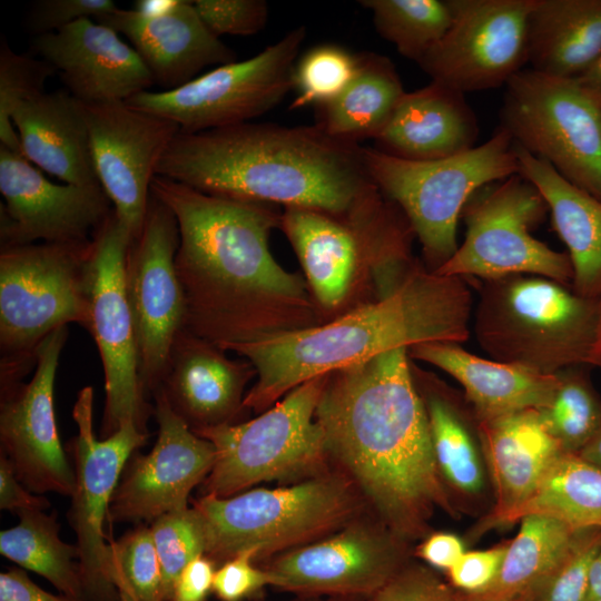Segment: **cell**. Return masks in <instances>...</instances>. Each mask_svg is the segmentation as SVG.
I'll list each match as a JSON object with an SVG mask.
<instances>
[{
	"label": "cell",
	"mask_w": 601,
	"mask_h": 601,
	"mask_svg": "<svg viewBox=\"0 0 601 601\" xmlns=\"http://www.w3.org/2000/svg\"><path fill=\"white\" fill-rule=\"evenodd\" d=\"M316 420L331 461L395 534L411 543L428 534L435 511L460 515L436 467L407 348L336 371Z\"/></svg>",
	"instance_id": "cell-1"
},
{
	"label": "cell",
	"mask_w": 601,
	"mask_h": 601,
	"mask_svg": "<svg viewBox=\"0 0 601 601\" xmlns=\"http://www.w3.org/2000/svg\"><path fill=\"white\" fill-rule=\"evenodd\" d=\"M473 284L418 265L375 303L322 326L258 329L228 344L257 372L244 407L263 413L300 384L384 352L423 343H465L473 316Z\"/></svg>",
	"instance_id": "cell-2"
},
{
	"label": "cell",
	"mask_w": 601,
	"mask_h": 601,
	"mask_svg": "<svg viewBox=\"0 0 601 601\" xmlns=\"http://www.w3.org/2000/svg\"><path fill=\"white\" fill-rule=\"evenodd\" d=\"M156 175L199 191L257 203H277L341 216L376 186L364 147L336 139L315 124L244 122L179 131Z\"/></svg>",
	"instance_id": "cell-3"
},
{
	"label": "cell",
	"mask_w": 601,
	"mask_h": 601,
	"mask_svg": "<svg viewBox=\"0 0 601 601\" xmlns=\"http://www.w3.org/2000/svg\"><path fill=\"white\" fill-rule=\"evenodd\" d=\"M150 193L178 224L184 328L224 347L254 332L249 315L258 298H302L300 279L269 250V233L280 221L269 204L206 194L158 175Z\"/></svg>",
	"instance_id": "cell-4"
},
{
	"label": "cell",
	"mask_w": 601,
	"mask_h": 601,
	"mask_svg": "<svg viewBox=\"0 0 601 601\" xmlns=\"http://www.w3.org/2000/svg\"><path fill=\"white\" fill-rule=\"evenodd\" d=\"M472 280L473 331L489 358L548 375L574 365L595 367L600 298L536 275Z\"/></svg>",
	"instance_id": "cell-5"
},
{
	"label": "cell",
	"mask_w": 601,
	"mask_h": 601,
	"mask_svg": "<svg viewBox=\"0 0 601 601\" xmlns=\"http://www.w3.org/2000/svg\"><path fill=\"white\" fill-rule=\"evenodd\" d=\"M367 505L337 467L288 486L193 501L205 530V555L217 566L243 553L262 564L334 533L364 514Z\"/></svg>",
	"instance_id": "cell-6"
},
{
	"label": "cell",
	"mask_w": 601,
	"mask_h": 601,
	"mask_svg": "<svg viewBox=\"0 0 601 601\" xmlns=\"http://www.w3.org/2000/svg\"><path fill=\"white\" fill-rule=\"evenodd\" d=\"M92 239L0 250V388L36 367L40 343L77 323L89 329Z\"/></svg>",
	"instance_id": "cell-7"
},
{
	"label": "cell",
	"mask_w": 601,
	"mask_h": 601,
	"mask_svg": "<svg viewBox=\"0 0 601 601\" xmlns=\"http://www.w3.org/2000/svg\"><path fill=\"white\" fill-rule=\"evenodd\" d=\"M364 161L372 183L406 216L433 272L456 252L457 223L472 195L520 174L514 141L500 126L484 144L449 158L408 161L364 147Z\"/></svg>",
	"instance_id": "cell-8"
},
{
	"label": "cell",
	"mask_w": 601,
	"mask_h": 601,
	"mask_svg": "<svg viewBox=\"0 0 601 601\" xmlns=\"http://www.w3.org/2000/svg\"><path fill=\"white\" fill-rule=\"evenodd\" d=\"M329 374L288 392L259 416L235 424L191 430L215 447L201 495L228 497L262 482L304 481L329 469L316 410Z\"/></svg>",
	"instance_id": "cell-9"
},
{
	"label": "cell",
	"mask_w": 601,
	"mask_h": 601,
	"mask_svg": "<svg viewBox=\"0 0 601 601\" xmlns=\"http://www.w3.org/2000/svg\"><path fill=\"white\" fill-rule=\"evenodd\" d=\"M499 126L601 200V105L575 80L524 68L505 85Z\"/></svg>",
	"instance_id": "cell-10"
},
{
	"label": "cell",
	"mask_w": 601,
	"mask_h": 601,
	"mask_svg": "<svg viewBox=\"0 0 601 601\" xmlns=\"http://www.w3.org/2000/svg\"><path fill=\"white\" fill-rule=\"evenodd\" d=\"M548 213L540 191L520 174L480 188L461 214L464 242L435 273L469 279L536 275L572 285L568 253L552 249L531 233Z\"/></svg>",
	"instance_id": "cell-11"
},
{
	"label": "cell",
	"mask_w": 601,
	"mask_h": 601,
	"mask_svg": "<svg viewBox=\"0 0 601 601\" xmlns=\"http://www.w3.org/2000/svg\"><path fill=\"white\" fill-rule=\"evenodd\" d=\"M306 33L299 26L246 60L218 66L173 90L139 92L126 102L175 121L181 132L249 122L293 89L294 67Z\"/></svg>",
	"instance_id": "cell-12"
},
{
	"label": "cell",
	"mask_w": 601,
	"mask_h": 601,
	"mask_svg": "<svg viewBox=\"0 0 601 601\" xmlns=\"http://www.w3.org/2000/svg\"><path fill=\"white\" fill-rule=\"evenodd\" d=\"M132 239L115 210L92 235L90 263L89 332L101 359L105 407L100 425L104 439L126 422L148 432L154 405L140 383L132 317L126 295L125 269Z\"/></svg>",
	"instance_id": "cell-13"
},
{
	"label": "cell",
	"mask_w": 601,
	"mask_h": 601,
	"mask_svg": "<svg viewBox=\"0 0 601 601\" xmlns=\"http://www.w3.org/2000/svg\"><path fill=\"white\" fill-rule=\"evenodd\" d=\"M410 542L365 513L334 533L259 564L269 587L300 597L370 600L408 562Z\"/></svg>",
	"instance_id": "cell-14"
},
{
	"label": "cell",
	"mask_w": 601,
	"mask_h": 601,
	"mask_svg": "<svg viewBox=\"0 0 601 601\" xmlns=\"http://www.w3.org/2000/svg\"><path fill=\"white\" fill-rule=\"evenodd\" d=\"M177 220L151 193L139 236L128 248L125 269L138 359V373L149 398L160 386L175 337L185 327L186 302L175 257Z\"/></svg>",
	"instance_id": "cell-15"
},
{
	"label": "cell",
	"mask_w": 601,
	"mask_h": 601,
	"mask_svg": "<svg viewBox=\"0 0 601 601\" xmlns=\"http://www.w3.org/2000/svg\"><path fill=\"white\" fill-rule=\"evenodd\" d=\"M77 435L71 443L75 490L69 512L79 550V568L87 601H119L111 577L105 520L121 473L149 437L134 422L98 440L93 431V391L82 387L72 408Z\"/></svg>",
	"instance_id": "cell-16"
},
{
	"label": "cell",
	"mask_w": 601,
	"mask_h": 601,
	"mask_svg": "<svg viewBox=\"0 0 601 601\" xmlns=\"http://www.w3.org/2000/svg\"><path fill=\"white\" fill-rule=\"evenodd\" d=\"M452 21L417 62L460 92L505 86L528 65V18L535 0H446Z\"/></svg>",
	"instance_id": "cell-17"
},
{
	"label": "cell",
	"mask_w": 601,
	"mask_h": 601,
	"mask_svg": "<svg viewBox=\"0 0 601 601\" xmlns=\"http://www.w3.org/2000/svg\"><path fill=\"white\" fill-rule=\"evenodd\" d=\"M68 326L50 333L37 349L28 383L0 388V453L36 494L71 497L75 471L62 447L53 408V387Z\"/></svg>",
	"instance_id": "cell-18"
},
{
	"label": "cell",
	"mask_w": 601,
	"mask_h": 601,
	"mask_svg": "<svg viewBox=\"0 0 601 601\" xmlns=\"http://www.w3.org/2000/svg\"><path fill=\"white\" fill-rule=\"evenodd\" d=\"M83 108L98 180L134 240L145 221L157 165L179 126L126 101Z\"/></svg>",
	"instance_id": "cell-19"
},
{
	"label": "cell",
	"mask_w": 601,
	"mask_h": 601,
	"mask_svg": "<svg viewBox=\"0 0 601 601\" xmlns=\"http://www.w3.org/2000/svg\"><path fill=\"white\" fill-rule=\"evenodd\" d=\"M151 397L157 441L147 454L136 451L128 460L110 501V522L151 523L188 509L191 491L201 485L216 460L214 445L173 412L159 388Z\"/></svg>",
	"instance_id": "cell-20"
},
{
	"label": "cell",
	"mask_w": 601,
	"mask_h": 601,
	"mask_svg": "<svg viewBox=\"0 0 601 601\" xmlns=\"http://www.w3.org/2000/svg\"><path fill=\"white\" fill-rule=\"evenodd\" d=\"M1 248L92 239L114 207L100 184H55L0 145Z\"/></svg>",
	"instance_id": "cell-21"
},
{
	"label": "cell",
	"mask_w": 601,
	"mask_h": 601,
	"mask_svg": "<svg viewBox=\"0 0 601 601\" xmlns=\"http://www.w3.org/2000/svg\"><path fill=\"white\" fill-rule=\"evenodd\" d=\"M31 51L51 65L68 92L83 104L126 101L154 85L131 45L92 19L36 36Z\"/></svg>",
	"instance_id": "cell-22"
},
{
	"label": "cell",
	"mask_w": 601,
	"mask_h": 601,
	"mask_svg": "<svg viewBox=\"0 0 601 601\" xmlns=\"http://www.w3.org/2000/svg\"><path fill=\"white\" fill-rule=\"evenodd\" d=\"M95 21L124 35L154 83L165 90L186 85L206 67L237 60L236 53L207 29L193 1L171 0L156 12L118 8Z\"/></svg>",
	"instance_id": "cell-23"
},
{
	"label": "cell",
	"mask_w": 601,
	"mask_h": 601,
	"mask_svg": "<svg viewBox=\"0 0 601 601\" xmlns=\"http://www.w3.org/2000/svg\"><path fill=\"white\" fill-rule=\"evenodd\" d=\"M493 491V508L471 531L474 538L518 522V514L562 452L539 411H516L479 420Z\"/></svg>",
	"instance_id": "cell-24"
},
{
	"label": "cell",
	"mask_w": 601,
	"mask_h": 601,
	"mask_svg": "<svg viewBox=\"0 0 601 601\" xmlns=\"http://www.w3.org/2000/svg\"><path fill=\"white\" fill-rule=\"evenodd\" d=\"M421 378L414 381L426 410L443 485L459 514L484 516L493 508V491L479 418L462 392L434 376Z\"/></svg>",
	"instance_id": "cell-25"
},
{
	"label": "cell",
	"mask_w": 601,
	"mask_h": 601,
	"mask_svg": "<svg viewBox=\"0 0 601 601\" xmlns=\"http://www.w3.org/2000/svg\"><path fill=\"white\" fill-rule=\"evenodd\" d=\"M219 349L186 328L179 331L171 345L158 388L191 430L235 424L244 408L248 366L229 361Z\"/></svg>",
	"instance_id": "cell-26"
},
{
	"label": "cell",
	"mask_w": 601,
	"mask_h": 601,
	"mask_svg": "<svg viewBox=\"0 0 601 601\" xmlns=\"http://www.w3.org/2000/svg\"><path fill=\"white\" fill-rule=\"evenodd\" d=\"M479 134L465 93L431 81L404 93L374 148L402 160L433 161L474 148Z\"/></svg>",
	"instance_id": "cell-27"
},
{
	"label": "cell",
	"mask_w": 601,
	"mask_h": 601,
	"mask_svg": "<svg viewBox=\"0 0 601 601\" xmlns=\"http://www.w3.org/2000/svg\"><path fill=\"white\" fill-rule=\"evenodd\" d=\"M22 156L65 184H100L92 160L83 104L69 92H42L11 114Z\"/></svg>",
	"instance_id": "cell-28"
},
{
	"label": "cell",
	"mask_w": 601,
	"mask_h": 601,
	"mask_svg": "<svg viewBox=\"0 0 601 601\" xmlns=\"http://www.w3.org/2000/svg\"><path fill=\"white\" fill-rule=\"evenodd\" d=\"M408 353L459 382L479 420L540 410L548 404L558 383L555 374L484 358L457 343H423L411 347Z\"/></svg>",
	"instance_id": "cell-29"
},
{
	"label": "cell",
	"mask_w": 601,
	"mask_h": 601,
	"mask_svg": "<svg viewBox=\"0 0 601 601\" xmlns=\"http://www.w3.org/2000/svg\"><path fill=\"white\" fill-rule=\"evenodd\" d=\"M520 175L544 198L553 228L565 244L573 267V289L601 297V200L575 187L545 160L514 144Z\"/></svg>",
	"instance_id": "cell-30"
},
{
	"label": "cell",
	"mask_w": 601,
	"mask_h": 601,
	"mask_svg": "<svg viewBox=\"0 0 601 601\" xmlns=\"http://www.w3.org/2000/svg\"><path fill=\"white\" fill-rule=\"evenodd\" d=\"M601 55V0H535L528 18L530 69L575 79Z\"/></svg>",
	"instance_id": "cell-31"
},
{
	"label": "cell",
	"mask_w": 601,
	"mask_h": 601,
	"mask_svg": "<svg viewBox=\"0 0 601 601\" xmlns=\"http://www.w3.org/2000/svg\"><path fill=\"white\" fill-rule=\"evenodd\" d=\"M279 225L317 297L326 307L346 296L357 263L358 235L326 211L285 207Z\"/></svg>",
	"instance_id": "cell-32"
},
{
	"label": "cell",
	"mask_w": 601,
	"mask_h": 601,
	"mask_svg": "<svg viewBox=\"0 0 601 601\" xmlns=\"http://www.w3.org/2000/svg\"><path fill=\"white\" fill-rule=\"evenodd\" d=\"M358 55L355 77L339 96L316 107L315 125L336 139L359 145L381 134L405 90L387 57Z\"/></svg>",
	"instance_id": "cell-33"
},
{
	"label": "cell",
	"mask_w": 601,
	"mask_h": 601,
	"mask_svg": "<svg viewBox=\"0 0 601 601\" xmlns=\"http://www.w3.org/2000/svg\"><path fill=\"white\" fill-rule=\"evenodd\" d=\"M519 522L493 585L483 594L469 597L499 600L528 595L564 558L578 531L545 514H528Z\"/></svg>",
	"instance_id": "cell-34"
},
{
	"label": "cell",
	"mask_w": 601,
	"mask_h": 601,
	"mask_svg": "<svg viewBox=\"0 0 601 601\" xmlns=\"http://www.w3.org/2000/svg\"><path fill=\"white\" fill-rule=\"evenodd\" d=\"M18 516L17 525L0 532L1 555L41 575L61 593L86 600L78 546L60 538L56 513L27 511Z\"/></svg>",
	"instance_id": "cell-35"
},
{
	"label": "cell",
	"mask_w": 601,
	"mask_h": 601,
	"mask_svg": "<svg viewBox=\"0 0 601 601\" xmlns=\"http://www.w3.org/2000/svg\"><path fill=\"white\" fill-rule=\"evenodd\" d=\"M555 518L574 530L601 529V471L578 454L561 452L518 514Z\"/></svg>",
	"instance_id": "cell-36"
},
{
	"label": "cell",
	"mask_w": 601,
	"mask_h": 601,
	"mask_svg": "<svg viewBox=\"0 0 601 601\" xmlns=\"http://www.w3.org/2000/svg\"><path fill=\"white\" fill-rule=\"evenodd\" d=\"M590 365L555 373L558 383L540 417L562 452L577 454L601 426V397L592 384Z\"/></svg>",
	"instance_id": "cell-37"
},
{
	"label": "cell",
	"mask_w": 601,
	"mask_h": 601,
	"mask_svg": "<svg viewBox=\"0 0 601 601\" xmlns=\"http://www.w3.org/2000/svg\"><path fill=\"white\" fill-rule=\"evenodd\" d=\"M378 35L416 63L443 38L452 13L446 0H362Z\"/></svg>",
	"instance_id": "cell-38"
},
{
	"label": "cell",
	"mask_w": 601,
	"mask_h": 601,
	"mask_svg": "<svg viewBox=\"0 0 601 601\" xmlns=\"http://www.w3.org/2000/svg\"><path fill=\"white\" fill-rule=\"evenodd\" d=\"M359 55L336 43H322L299 55L293 73L296 91L289 109L323 106L349 85L356 75Z\"/></svg>",
	"instance_id": "cell-39"
},
{
	"label": "cell",
	"mask_w": 601,
	"mask_h": 601,
	"mask_svg": "<svg viewBox=\"0 0 601 601\" xmlns=\"http://www.w3.org/2000/svg\"><path fill=\"white\" fill-rule=\"evenodd\" d=\"M55 73V68L46 60L17 53L4 39L1 40L0 145L22 156L11 114L21 101L45 92L47 79Z\"/></svg>",
	"instance_id": "cell-40"
},
{
	"label": "cell",
	"mask_w": 601,
	"mask_h": 601,
	"mask_svg": "<svg viewBox=\"0 0 601 601\" xmlns=\"http://www.w3.org/2000/svg\"><path fill=\"white\" fill-rule=\"evenodd\" d=\"M109 560L112 580L119 575L137 601H166L150 525L138 523L119 540L109 543Z\"/></svg>",
	"instance_id": "cell-41"
},
{
	"label": "cell",
	"mask_w": 601,
	"mask_h": 601,
	"mask_svg": "<svg viewBox=\"0 0 601 601\" xmlns=\"http://www.w3.org/2000/svg\"><path fill=\"white\" fill-rule=\"evenodd\" d=\"M150 530L161 565L165 600L169 601L183 569L197 556L205 554L203 521L191 506L159 516L151 522Z\"/></svg>",
	"instance_id": "cell-42"
},
{
	"label": "cell",
	"mask_w": 601,
	"mask_h": 601,
	"mask_svg": "<svg viewBox=\"0 0 601 601\" xmlns=\"http://www.w3.org/2000/svg\"><path fill=\"white\" fill-rule=\"evenodd\" d=\"M601 529L578 530L570 549L551 573L529 594L531 601H585Z\"/></svg>",
	"instance_id": "cell-43"
},
{
	"label": "cell",
	"mask_w": 601,
	"mask_h": 601,
	"mask_svg": "<svg viewBox=\"0 0 601 601\" xmlns=\"http://www.w3.org/2000/svg\"><path fill=\"white\" fill-rule=\"evenodd\" d=\"M194 7L217 38L252 36L264 29L268 18V6L264 0H196Z\"/></svg>",
	"instance_id": "cell-44"
},
{
	"label": "cell",
	"mask_w": 601,
	"mask_h": 601,
	"mask_svg": "<svg viewBox=\"0 0 601 601\" xmlns=\"http://www.w3.org/2000/svg\"><path fill=\"white\" fill-rule=\"evenodd\" d=\"M368 601H469L433 569L408 562Z\"/></svg>",
	"instance_id": "cell-45"
},
{
	"label": "cell",
	"mask_w": 601,
	"mask_h": 601,
	"mask_svg": "<svg viewBox=\"0 0 601 601\" xmlns=\"http://www.w3.org/2000/svg\"><path fill=\"white\" fill-rule=\"evenodd\" d=\"M118 10L112 0H40L27 17L30 32L41 36L59 31L81 20H96Z\"/></svg>",
	"instance_id": "cell-46"
},
{
	"label": "cell",
	"mask_w": 601,
	"mask_h": 601,
	"mask_svg": "<svg viewBox=\"0 0 601 601\" xmlns=\"http://www.w3.org/2000/svg\"><path fill=\"white\" fill-rule=\"evenodd\" d=\"M508 544L509 540L485 550L465 551L446 572L449 583L463 594H483L499 574Z\"/></svg>",
	"instance_id": "cell-47"
},
{
	"label": "cell",
	"mask_w": 601,
	"mask_h": 601,
	"mask_svg": "<svg viewBox=\"0 0 601 601\" xmlns=\"http://www.w3.org/2000/svg\"><path fill=\"white\" fill-rule=\"evenodd\" d=\"M267 585L266 571L243 553L217 566L213 591L220 601H244Z\"/></svg>",
	"instance_id": "cell-48"
},
{
	"label": "cell",
	"mask_w": 601,
	"mask_h": 601,
	"mask_svg": "<svg viewBox=\"0 0 601 601\" xmlns=\"http://www.w3.org/2000/svg\"><path fill=\"white\" fill-rule=\"evenodd\" d=\"M50 501L28 490L17 477L9 460L0 453V509L16 513L46 511Z\"/></svg>",
	"instance_id": "cell-49"
},
{
	"label": "cell",
	"mask_w": 601,
	"mask_h": 601,
	"mask_svg": "<svg viewBox=\"0 0 601 601\" xmlns=\"http://www.w3.org/2000/svg\"><path fill=\"white\" fill-rule=\"evenodd\" d=\"M216 569L205 554L190 561L178 575L169 601H205L213 591Z\"/></svg>",
	"instance_id": "cell-50"
},
{
	"label": "cell",
	"mask_w": 601,
	"mask_h": 601,
	"mask_svg": "<svg viewBox=\"0 0 601 601\" xmlns=\"http://www.w3.org/2000/svg\"><path fill=\"white\" fill-rule=\"evenodd\" d=\"M463 540L450 532H432L423 538L415 549L414 555L422 559L431 568L447 572L464 554Z\"/></svg>",
	"instance_id": "cell-51"
},
{
	"label": "cell",
	"mask_w": 601,
	"mask_h": 601,
	"mask_svg": "<svg viewBox=\"0 0 601 601\" xmlns=\"http://www.w3.org/2000/svg\"><path fill=\"white\" fill-rule=\"evenodd\" d=\"M0 601H86L52 594L35 583L22 568H11L0 573Z\"/></svg>",
	"instance_id": "cell-52"
},
{
	"label": "cell",
	"mask_w": 601,
	"mask_h": 601,
	"mask_svg": "<svg viewBox=\"0 0 601 601\" xmlns=\"http://www.w3.org/2000/svg\"><path fill=\"white\" fill-rule=\"evenodd\" d=\"M575 80L601 105V55Z\"/></svg>",
	"instance_id": "cell-53"
},
{
	"label": "cell",
	"mask_w": 601,
	"mask_h": 601,
	"mask_svg": "<svg viewBox=\"0 0 601 601\" xmlns=\"http://www.w3.org/2000/svg\"><path fill=\"white\" fill-rule=\"evenodd\" d=\"M599 599H601V542L591 564L585 601H597Z\"/></svg>",
	"instance_id": "cell-54"
},
{
	"label": "cell",
	"mask_w": 601,
	"mask_h": 601,
	"mask_svg": "<svg viewBox=\"0 0 601 601\" xmlns=\"http://www.w3.org/2000/svg\"><path fill=\"white\" fill-rule=\"evenodd\" d=\"M577 454L585 462L601 471V426L592 439Z\"/></svg>",
	"instance_id": "cell-55"
},
{
	"label": "cell",
	"mask_w": 601,
	"mask_h": 601,
	"mask_svg": "<svg viewBox=\"0 0 601 601\" xmlns=\"http://www.w3.org/2000/svg\"><path fill=\"white\" fill-rule=\"evenodd\" d=\"M115 585L118 590L119 601H137L128 584L119 577H114Z\"/></svg>",
	"instance_id": "cell-56"
},
{
	"label": "cell",
	"mask_w": 601,
	"mask_h": 601,
	"mask_svg": "<svg viewBox=\"0 0 601 601\" xmlns=\"http://www.w3.org/2000/svg\"><path fill=\"white\" fill-rule=\"evenodd\" d=\"M298 601H368L364 599H354V598H334V597H326L325 599L321 597H302Z\"/></svg>",
	"instance_id": "cell-57"
},
{
	"label": "cell",
	"mask_w": 601,
	"mask_h": 601,
	"mask_svg": "<svg viewBox=\"0 0 601 601\" xmlns=\"http://www.w3.org/2000/svg\"><path fill=\"white\" fill-rule=\"evenodd\" d=\"M464 595L466 597L469 601H531L528 595H521V597H515L511 599H499V600H480V599H474L472 597H469L466 594Z\"/></svg>",
	"instance_id": "cell-58"
},
{
	"label": "cell",
	"mask_w": 601,
	"mask_h": 601,
	"mask_svg": "<svg viewBox=\"0 0 601 601\" xmlns=\"http://www.w3.org/2000/svg\"><path fill=\"white\" fill-rule=\"evenodd\" d=\"M595 367L601 370V297H600V332H599V344L595 358Z\"/></svg>",
	"instance_id": "cell-59"
},
{
	"label": "cell",
	"mask_w": 601,
	"mask_h": 601,
	"mask_svg": "<svg viewBox=\"0 0 601 601\" xmlns=\"http://www.w3.org/2000/svg\"><path fill=\"white\" fill-rule=\"evenodd\" d=\"M597 601H601V599L597 600Z\"/></svg>",
	"instance_id": "cell-60"
}]
</instances>
